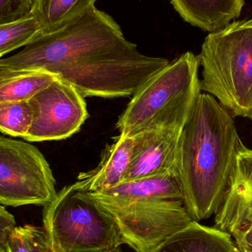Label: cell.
<instances>
[{
  "mask_svg": "<svg viewBox=\"0 0 252 252\" xmlns=\"http://www.w3.org/2000/svg\"><path fill=\"white\" fill-rule=\"evenodd\" d=\"M243 145L232 115L213 96L201 93L181 133L177 170L194 221L208 219L223 204Z\"/></svg>",
  "mask_w": 252,
  "mask_h": 252,
  "instance_id": "2",
  "label": "cell"
},
{
  "mask_svg": "<svg viewBox=\"0 0 252 252\" xmlns=\"http://www.w3.org/2000/svg\"><path fill=\"white\" fill-rule=\"evenodd\" d=\"M56 75L41 71L15 72L0 76L1 102L28 101L50 85Z\"/></svg>",
  "mask_w": 252,
  "mask_h": 252,
  "instance_id": "15",
  "label": "cell"
},
{
  "mask_svg": "<svg viewBox=\"0 0 252 252\" xmlns=\"http://www.w3.org/2000/svg\"><path fill=\"white\" fill-rule=\"evenodd\" d=\"M183 129H151L134 138L126 181L152 176H177L179 141Z\"/></svg>",
  "mask_w": 252,
  "mask_h": 252,
  "instance_id": "9",
  "label": "cell"
},
{
  "mask_svg": "<svg viewBox=\"0 0 252 252\" xmlns=\"http://www.w3.org/2000/svg\"><path fill=\"white\" fill-rule=\"evenodd\" d=\"M134 138L120 134L108 145L98 165L78 176L77 183L89 192H98L125 182L133 152Z\"/></svg>",
  "mask_w": 252,
  "mask_h": 252,
  "instance_id": "11",
  "label": "cell"
},
{
  "mask_svg": "<svg viewBox=\"0 0 252 252\" xmlns=\"http://www.w3.org/2000/svg\"><path fill=\"white\" fill-rule=\"evenodd\" d=\"M7 252H54L44 228L26 224L16 226L7 243Z\"/></svg>",
  "mask_w": 252,
  "mask_h": 252,
  "instance_id": "19",
  "label": "cell"
},
{
  "mask_svg": "<svg viewBox=\"0 0 252 252\" xmlns=\"http://www.w3.org/2000/svg\"><path fill=\"white\" fill-rule=\"evenodd\" d=\"M100 204L126 205L154 200H183L176 175L133 179L98 192H90Z\"/></svg>",
  "mask_w": 252,
  "mask_h": 252,
  "instance_id": "10",
  "label": "cell"
},
{
  "mask_svg": "<svg viewBox=\"0 0 252 252\" xmlns=\"http://www.w3.org/2000/svg\"><path fill=\"white\" fill-rule=\"evenodd\" d=\"M16 224L14 216L0 204V252H7L9 237Z\"/></svg>",
  "mask_w": 252,
  "mask_h": 252,
  "instance_id": "22",
  "label": "cell"
},
{
  "mask_svg": "<svg viewBox=\"0 0 252 252\" xmlns=\"http://www.w3.org/2000/svg\"><path fill=\"white\" fill-rule=\"evenodd\" d=\"M35 0H0V25L19 22L32 16Z\"/></svg>",
  "mask_w": 252,
  "mask_h": 252,
  "instance_id": "20",
  "label": "cell"
},
{
  "mask_svg": "<svg viewBox=\"0 0 252 252\" xmlns=\"http://www.w3.org/2000/svg\"><path fill=\"white\" fill-rule=\"evenodd\" d=\"M32 111L28 101L0 103V131L23 138L32 125Z\"/></svg>",
  "mask_w": 252,
  "mask_h": 252,
  "instance_id": "17",
  "label": "cell"
},
{
  "mask_svg": "<svg viewBox=\"0 0 252 252\" xmlns=\"http://www.w3.org/2000/svg\"><path fill=\"white\" fill-rule=\"evenodd\" d=\"M100 204L115 220L124 244L136 252H154L193 220L182 199Z\"/></svg>",
  "mask_w": 252,
  "mask_h": 252,
  "instance_id": "7",
  "label": "cell"
},
{
  "mask_svg": "<svg viewBox=\"0 0 252 252\" xmlns=\"http://www.w3.org/2000/svg\"><path fill=\"white\" fill-rule=\"evenodd\" d=\"M233 177L245 188L252 201V149L243 145L236 157Z\"/></svg>",
  "mask_w": 252,
  "mask_h": 252,
  "instance_id": "21",
  "label": "cell"
},
{
  "mask_svg": "<svg viewBox=\"0 0 252 252\" xmlns=\"http://www.w3.org/2000/svg\"><path fill=\"white\" fill-rule=\"evenodd\" d=\"M43 223L54 252H116L124 244L110 213L77 182L44 206Z\"/></svg>",
  "mask_w": 252,
  "mask_h": 252,
  "instance_id": "5",
  "label": "cell"
},
{
  "mask_svg": "<svg viewBox=\"0 0 252 252\" xmlns=\"http://www.w3.org/2000/svg\"><path fill=\"white\" fill-rule=\"evenodd\" d=\"M198 56L182 55L154 74L133 95L117 123L121 135L145 130L183 129L201 94Z\"/></svg>",
  "mask_w": 252,
  "mask_h": 252,
  "instance_id": "3",
  "label": "cell"
},
{
  "mask_svg": "<svg viewBox=\"0 0 252 252\" xmlns=\"http://www.w3.org/2000/svg\"><path fill=\"white\" fill-rule=\"evenodd\" d=\"M28 103L32 108V125L23 137L28 142L67 139L81 129L89 117L84 96L59 78Z\"/></svg>",
  "mask_w": 252,
  "mask_h": 252,
  "instance_id": "8",
  "label": "cell"
},
{
  "mask_svg": "<svg viewBox=\"0 0 252 252\" xmlns=\"http://www.w3.org/2000/svg\"><path fill=\"white\" fill-rule=\"evenodd\" d=\"M215 223V227L235 239L240 252H252V203L220 213Z\"/></svg>",
  "mask_w": 252,
  "mask_h": 252,
  "instance_id": "16",
  "label": "cell"
},
{
  "mask_svg": "<svg viewBox=\"0 0 252 252\" xmlns=\"http://www.w3.org/2000/svg\"><path fill=\"white\" fill-rule=\"evenodd\" d=\"M40 30L32 16L19 22L0 25V59L31 42Z\"/></svg>",
  "mask_w": 252,
  "mask_h": 252,
  "instance_id": "18",
  "label": "cell"
},
{
  "mask_svg": "<svg viewBox=\"0 0 252 252\" xmlns=\"http://www.w3.org/2000/svg\"><path fill=\"white\" fill-rule=\"evenodd\" d=\"M153 252H241L229 234L192 220Z\"/></svg>",
  "mask_w": 252,
  "mask_h": 252,
  "instance_id": "13",
  "label": "cell"
},
{
  "mask_svg": "<svg viewBox=\"0 0 252 252\" xmlns=\"http://www.w3.org/2000/svg\"><path fill=\"white\" fill-rule=\"evenodd\" d=\"M170 63L142 54L112 16L97 7L56 32L39 34L21 51L0 59V76L41 71L73 86L84 97L133 96Z\"/></svg>",
  "mask_w": 252,
  "mask_h": 252,
  "instance_id": "1",
  "label": "cell"
},
{
  "mask_svg": "<svg viewBox=\"0 0 252 252\" xmlns=\"http://www.w3.org/2000/svg\"><path fill=\"white\" fill-rule=\"evenodd\" d=\"M97 0H35L32 17L40 34L56 32L92 7Z\"/></svg>",
  "mask_w": 252,
  "mask_h": 252,
  "instance_id": "14",
  "label": "cell"
},
{
  "mask_svg": "<svg viewBox=\"0 0 252 252\" xmlns=\"http://www.w3.org/2000/svg\"></svg>",
  "mask_w": 252,
  "mask_h": 252,
  "instance_id": "23",
  "label": "cell"
},
{
  "mask_svg": "<svg viewBox=\"0 0 252 252\" xmlns=\"http://www.w3.org/2000/svg\"><path fill=\"white\" fill-rule=\"evenodd\" d=\"M198 59L201 91L216 97L232 118L252 121V19L210 32Z\"/></svg>",
  "mask_w": 252,
  "mask_h": 252,
  "instance_id": "4",
  "label": "cell"
},
{
  "mask_svg": "<svg viewBox=\"0 0 252 252\" xmlns=\"http://www.w3.org/2000/svg\"><path fill=\"white\" fill-rule=\"evenodd\" d=\"M41 151L29 142L0 136V204L45 206L57 192Z\"/></svg>",
  "mask_w": 252,
  "mask_h": 252,
  "instance_id": "6",
  "label": "cell"
},
{
  "mask_svg": "<svg viewBox=\"0 0 252 252\" xmlns=\"http://www.w3.org/2000/svg\"><path fill=\"white\" fill-rule=\"evenodd\" d=\"M181 17L192 26L214 32L239 17L244 0H170Z\"/></svg>",
  "mask_w": 252,
  "mask_h": 252,
  "instance_id": "12",
  "label": "cell"
}]
</instances>
